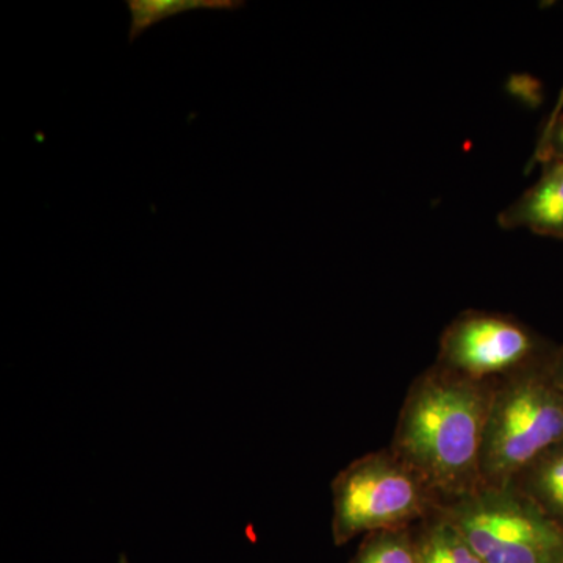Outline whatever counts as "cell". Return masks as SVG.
<instances>
[{
    "label": "cell",
    "mask_w": 563,
    "mask_h": 563,
    "mask_svg": "<svg viewBox=\"0 0 563 563\" xmlns=\"http://www.w3.org/2000/svg\"><path fill=\"white\" fill-rule=\"evenodd\" d=\"M509 487L563 528V442L526 466Z\"/></svg>",
    "instance_id": "obj_7"
},
{
    "label": "cell",
    "mask_w": 563,
    "mask_h": 563,
    "mask_svg": "<svg viewBox=\"0 0 563 563\" xmlns=\"http://www.w3.org/2000/svg\"><path fill=\"white\" fill-rule=\"evenodd\" d=\"M485 563H563V528L512 487H479L440 506Z\"/></svg>",
    "instance_id": "obj_4"
},
{
    "label": "cell",
    "mask_w": 563,
    "mask_h": 563,
    "mask_svg": "<svg viewBox=\"0 0 563 563\" xmlns=\"http://www.w3.org/2000/svg\"><path fill=\"white\" fill-rule=\"evenodd\" d=\"M350 563H418L415 526L368 533Z\"/></svg>",
    "instance_id": "obj_10"
},
{
    "label": "cell",
    "mask_w": 563,
    "mask_h": 563,
    "mask_svg": "<svg viewBox=\"0 0 563 563\" xmlns=\"http://www.w3.org/2000/svg\"><path fill=\"white\" fill-rule=\"evenodd\" d=\"M131 13L129 43L139 40L144 32L150 31L158 22L179 16L188 11H236L246 7L243 0H128Z\"/></svg>",
    "instance_id": "obj_9"
},
{
    "label": "cell",
    "mask_w": 563,
    "mask_h": 563,
    "mask_svg": "<svg viewBox=\"0 0 563 563\" xmlns=\"http://www.w3.org/2000/svg\"><path fill=\"white\" fill-rule=\"evenodd\" d=\"M540 162H563V117L548 124L543 139L537 150Z\"/></svg>",
    "instance_id": "obj_11"
},
{
    "label": "cell",
    "mask_w": 563,
    "mask_h": 563,
    "mask_svg": "<svg viewBox=\"0 0 563 563\" xmlns=\"http://www.w3.org/2000/svg\"><path fill=\"white\" fill-rule=\"evenodd\" d=\"M418 563H485L440 510L415 526Z\"/></svg>",
    "instance_id": "obj_8"
},
{
    "label": "cell",
    "mask_w": 563,
    "mask_h": 563,
    "mask_svg": "<svg viewBox=\"0 0 563 563\" xmlns=\"http://www.w3.org/2000/svg\"><path fill=\"white\" fill-rule=\"evenodd\" d=\"M548 373H550L555 387L563 393V347L551 355L550 362H548Z\"/></svg>",
    "instance_id": "obj_12"
},
{
    "label": "cell",
    "mask_w": 563,
    "mask_h": 563,
    "mask_svg": "<svg viewBox=\"0 0 563 563\" xmlns=\"http://www.w3.org/2000/svg\"><path fill=\"white\" fill-rule=\"evenodd\" d=\"M550 358L493 384L481 453L484 487H509L563 442V393L548 373Z\"/></svg>",
    "instance_id": "obj_2"
},
{
    "label": "cell",
    "mask_w": 563,
    "mask_h": 563,
    "mask_svg": "<svg viewBox=\"0 0 563 563\" xmlns=\"http://www.w3.org/2000/svg\"><path fill=\"white\" fill-rule=\"evenodd\" d=\"M332 537L336 547L358 536L412 528L442 499L390 448L363 455L332 483Z\"/></svg>",
    "instance_id": "obj_3"
},
{
    "label": "cell",
    "mask_w": 563,
    "mask_h": 563,
    "mask_svg": "<svg viewBox=\"0 0 563 563\" xmlns=\"http://www.w3.org/2000/svg\"><path fill=\"white\" fill-rule=\"evenodd\" d=\"M493 384L433 365L410 385L390 450L442 499L483 487L481 453Z\"/></svg>",
    "instance_id": "obj_1"
},
{
    "label": "cell",
    "mask_w": 563,
    "mask_h": 563,
    "mask_svg": "<svg viewBox=\"0 0 563 563\" xmlns=\"http://www.w3.org/2000/svg\"><path fill=\"white\" fill-rule=\"evenodd\" d=\"M536 332L510 314L466 310L442 333L437 365L474 380L495 384L547 362Z\"/></svg>",
    "instance_id": "obj_5"
},
{
    "label": "cell",
    "mask_w": 563,
    "mask_h": 563,
    "mask_svg": "<svg viewBox=\"0 0 563 563\" xmlns=\"http://www.w3.org/2000/svg\"><path fill=\"white\" fill-rule=\"evenodd\" d=\"M498 224L563 240V162L543 163L540 179L498 214Z\"/></svg>",
    "instance_id": "obj_6"
}]
</instances>
